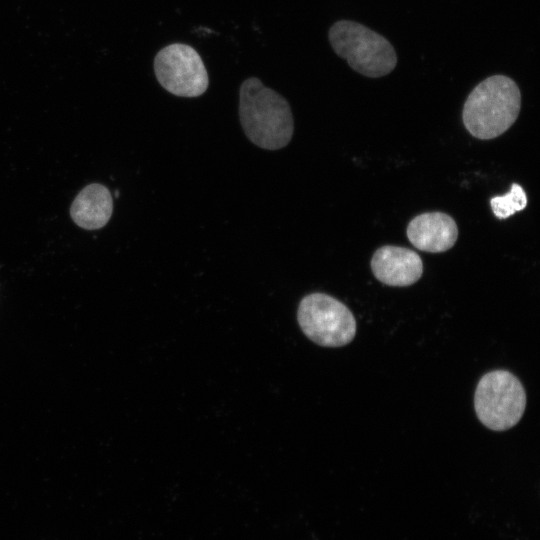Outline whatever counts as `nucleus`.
<instances>
[{"instance_id":"obj_1","label":"nucleus","mask_w":540,"mask_h":540,"mask_svg":"<svg viewBox=\"0 0 540 540\" xmlns=\"http://www.w3.org/2000/svg\"><path fill=\"white\" fill-rule=\"evenodd\" d=\"M239 117L248 139L260 148L278 150L292 138L294 124L288 101L256 77L241 84Z\"/></svg>"},{"instance_id":"obj_2","label":"nucleus","mask_w":540,"mask_h":540,"mask_svg":"<svg viewBox=\"0 0 540 540\" xmlns=\"http://www.w3.org/2000/svg\"><path fill=\"white\" fill-rule=\"evenodd\" d=\"M520 108L521 93L517 84L505 75H493L468 95L463 107V123L472 136L493 139L511 127Z\"/></svg>"},{"instance_id":"obj_3","label":"nucleus","mask_w":540,"mask_h":540,"mask_svg":"<svg viewBox=\"0 0 540 540\" xmlns=\"http://www.w3.org/2000/svg\"><path fill=\"white\" fill-rule=\"evenodd\" d=\"M328 38L335 53L364 76L382 77L396 66L397 56L391 43L358 22H335L329 29Z\"/></svg>"},{"instance_id":"obj_4","label":"nucleus","mask_w":540,"mask_h":540,"mask_svg":"<svg viewBox=\"0 0 540 540\" xmlns=\"http://www.w3.org/2000/svg\"><path fill=\"white\" fill-rule=\"evenodd\" d=\"M526 394L520 380L507 370L484 374L476 387L474 408L479 421L493 431L515 426L523 416Z\"/></svg>"},{"instance_id":"obj_5","label":"nucleus","mask_w":540,"mask_h":540,"mask_svg":"<svg viewBox=\"0 0 540 540\" xmlns=\"http://www.w3.org/2000/svg\"><path fill=\"white\" fill-rule=\"evenodd\" d=\"M297 319L303 333L320 346H345L356 334V320L352 312L328 294L317 292L303 297Z\"/></svg>"},{"instance_id":"obj_6","label":"nucleus","mask_w":540,"mask_h":540,"mask_svg":"<svg viewBox=\"0 0 540 540\" xmlns=\"http://www.w3.org/2000/svg\"><path fill=\"white\" fill-rule=\"evenodd\" d=\"M154 71L159 84L180 97H198L208 88L209 78L198 52L183 43L162 48L155 56Z\"/></svg>"},{"instance_id":"obj_7","label":"nucleus","mask_w":540,"mask_h":540,"mask_svg":"<svg viewBox=\"0 0 540 540\" xmlns=\"http://www.w3.org/2000/svg\"><path fill=\"white\" fill-rule=\"evenodd\" d=\"M371 269L380 282L388 286L404 287L421 278L423 263L420 256L411 249L386 245L373 254Z\"/></svg>"},{"instance_id":"obj_8","label":"nucleus","mask_w":540,"mask_h":540,"mask_svg":"<svg viewBox=\"0 0 540 540\" xmlns=\"http://www.w3.org/2000/svg\"><path fill=\"white\" fill-rule=\"evenodd\" d=\"M406 233L417 249L441 253L454 246L458 238V227L454 219L445 213L427 212L413 218Z\"/></svg>"},{"instance_id":"obj_9","label":"nucleus","mask_w":540,"mask_h":540,"mask_svg":"<svg viewBox=\"0 0 540 540\" xmlns=\"http://www.w3.org/2000/svg\"><path fill=\"white\" fill-rule=\"evenodd\" d=\"M112 212V196L108 188L99 183H92L84 187L70 208L73 221L86 230L104 227L110 220Z\"/></svg>"},{"instance_id":"obj_10","label":"nucleus","mask_w":540,"mask_h":540,"mask_svg":"<svg viewBox=\"0 0 540 540\" xmlns=\"http://www.w3.org/2000/svg\"><path fill=\"white\" fill-rule=\"evenodd\" d=\"M490 205L498 219H506L526 207L527 196L519 184L513 183L509 192L503 196L493 197Z\"/></svg>"}]
</instances>
